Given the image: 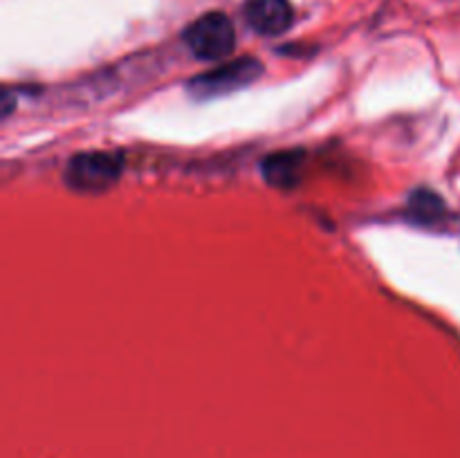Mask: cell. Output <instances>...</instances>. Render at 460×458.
<instances>
[{"instance_id": "cell-6", "label": "cell", "mask_w": 460, "mask_h": 458, "mask_svg": "<svg viewBox=\"0 0 460 458\" xmlns=\"http://www.w3.org/2000/svg\"><path fill=\"white\" fill-rule=\"evenodd\" d=\"M409 211H411V218L425 227H436L447 218V207H445L443 198L436 196L434 191H427V189L413 193L411 200H409Z\"/></svg>"}, {"instance_id": "cell-1", "label": "cell", "mask_w": 460, "mask_h": 458, "mask_svg": "<svg viewBox=\"0 0 460 458\" xmlns=\"http://www.w3.org/2000/svg\"><path fill=\"white\" fill-rule=\"evenodd\" d=\"M124 162L117 153L88 151L72 157L66 166V184L79 193H103L115 187Z\"/></svg>"}, {"instance_id": "cell-5", "label": "cell", "mask_w": 460, "mask_h": 458, "mask_svg": "<svg viewBox=\"0 0 460 458\" xmlns=\"http://www.w3.org/2000/svg\"><path fill=\"white\" fill-rule=\"evenodd\" d=\"M263 178L277 189H292L301 182L304 175V153L301 151H279L265 157Z\"/></svg>"}, {"instance_id": "cell-2", "label": "cell", "mask_w": 460, "mask_h": 458, "mask_svg": "<svg viewBox=\"0 0 460 458\" xmlns=\"http://www.w3.org/2000/svg\"><path fill=\"white\" fill-rule=\"evenodd\" d=\"M184 43L193 57L202 61H218L236 48V30L223 12H209L184 30Z\"/></svg>"}, {"instance_id": "cell-3", "label": "cell", "mask_w": 460, "mask_h": 458, "mask_svg": "<svg viewBox=\"0 0 460 458\" xmlns=\"http://www.w3.org/2000/svg\"><path fill=\"white\" fill-rule=\"evenodd\" d=\"M261 75H263V63L256 61V58L243 57L236 58V61L225 63L216 70L205 72V75L193 76L189 81V90L200 99L220 97V94L234 92V90L254 84Z\"/></svg>"}, {"instance_id": "cell-4", "label": "cell", "mask_w": 460, "mask_h": 458, "mask_svg": "<svg viewBox=\"0 0 460 458\" xmlns=\"http://www.w3.org/2000/svg\"><path fill=\"white\" fill-rule=\"evenodd\" d=\"M247 25L263 36H279L290 30L295 9L290 0H247Z\"/></svg>"}]
</instances>
